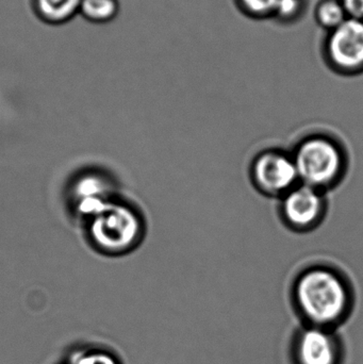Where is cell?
I'll list each match as a JSON object with an SVG mask.
<instances>
[{"label":"cell","instance_id":"cell-1","mask_svg":"<svg viewBox=\"0 0 363 364\" xmlns=\"http://www.w3.org/2000/svg\"><path fill=\"white\" fill-rule=\"evenodd\" d=\"M289 297L300 325L332 331L349 322L356 306L351 278L328 262L302 267L292 279Z\"/></svg>","mask_w":363,"mask_h":364},{"label":"cell","instance_id":"cell-2","mask_svg":"<svg viewBox=\"0 0 363 364\" xmlns=\"http://www.w3.org/2000/svg\"><path fill=\"white\" fill-rule=\"evenodd\" d=\"M290 151L300 183L323 192L338 188L349 173V151L342 141L330 132L304 134Z\"/></svg>","mask_w":363,"mask_h":364},{"label":"cell","instance_id":"cell-3","mask_svg":"<svg viewBox=\"0 0 363 364\" xmlns=\"http://www.w3.org/2000/svg\"><path fill=\"white\" fill-rule=\"evenodd\" d=\"M249 177L254 188L266 197L279 199L300 183L291 151L271 147L251 159Z\"/></svg>","mask_w":363,"mask_h":364},{"label":"cell","instance_id":"cell-4","mask_svg":"<svg viewBox=\"0 0 363 364\" xmlns=\"http://www.w3.org/2000/svg\"><path fill=\"white\" fill-rule=\"evenodd\" d=\"M327 193L298 183L278 199V216L294 233H309L319 228L328 213Z\"/></svg>","mask_w":363,"mask_h":364},{"label":"cell","instance_id":"cell-5","mask_svg":"<svg viewBox=\"0 0 363 364\" xmlns=\"http://www.w3.org/2000/svg\"><path fill=\"white\" fill-rule=\"evenodd\" d=\"M290 364H345L347 348L338 331L300 325L289 344Z\"/></svg>","mask_w":363,"mask_h":364},{"label":"cell","instance_id":"cell-6","mask_svg":"<svg viewBox=\"0 0 363 364\" xmlns=\"http://www.w3.org/2000/svg\"><path fill=\"white\" fill-rule=\"evenodd\" d=\"M326 59L335 72L354 76L363 73V19L349 17L330 31Z\"/></svg>","mask_w":363,"mask_h":364},{"label":"cell","instance_id":"cell-7","mask_svg":"<svg viewBox=\"0 0 363 364\" xmlns=\"http://www.w3.org/2000/svg\"><path fill=\"white\" fill-rule=\"evenodd\" d=\"M94 235L107 247L126 250L136 245L143 235L144 224L134 210L126 207H107L96 215Z\"/></svg>","mask_w":363,"mask_h":364},{"label":"cell","instance_id":"cell-8","mask_svg":"<svg viewBox=\"0 0 363 364\" xmlns=\"http://www.w3.org/2000/svg\"><path fill=\"white\" fill-rule=\"evenodd\" d=\"M82 0H36L38 11L47 21H64L80 10Z\"/></svg>","mask_w":363,"mask_h":364},{"label":"cell","instance_id":"cell-9","mask_svg":"<svg viewBox=\"0 0 363 364\" xmlns=\"http://www.w3.org/2000/svg\"><path fill=\"white\" fill-rule=\"evenodd\" d=\"M349 18L340 0H322L315 10V19L324 29L332 31Z\"/></svg>","mask_w":363,"mask_h":364},{"label":"cell","instance_id":"cell-10","mask_svg":"<svg viewBox=\"0 0 363 364\" xmlns=\"http://www.w3.org/2000/svg\"><path fill=\"white\" fill-rule=\"evenodd\" d=\"M81 12L94 21H110L117 11L115 0H82Z\"/></svg>","mask_w":363,"mask_h":364},{"label":"cell","instance_id":"cell-11","mask_svg":"<svg viewBox=\"0 0 363 364\" xmlns=\"http://www.w3.org/2000/svg\"><path fill=\"white\" fill-rule=\"evenodd\" d=\"M239 6L253 17L274 16L277 0H238Z\"/></svg>","mask_w":363,"mask_h":364},{"label":"cell","instance_id":"cell-12","mask_svg":"<svg viewBox=\"0 0 363 364\" xmlns=\"http://www.w3.org/2000/svg\"><path fill=\"white\" fill-rule=\"evenodd\" d=\"M303 0H277L274 16L281 21H291L302 11Z\"/></svg>","mask_w":363,"mask_h":364},{"label":"cell","instance_id":"cell-13","mask_svg":"<svg viewBox=\"0 0 363 364\" xmlns=\"http://www.w3.org/2000/svg\"><path fill=\"white\" fill-rule=\"evenodd\" d=\"M352 18L363 19V0H340Z\"/></svg>","mask_w":363,"mask_h":364},{"label":"cell","instance_id":"cell-14","mask_svg":"<svg viewBox=\"0 0 363 364\" xmlns=\"http://www.w3.org/2000/svg\"><path fill=\"white\" fill-rule=\"evenodd\" d=\"M77 364H117L111 357L104 354H90L79 359Z\"/></svg>","mask_w":363,"mask_h":364}]
</instances>
